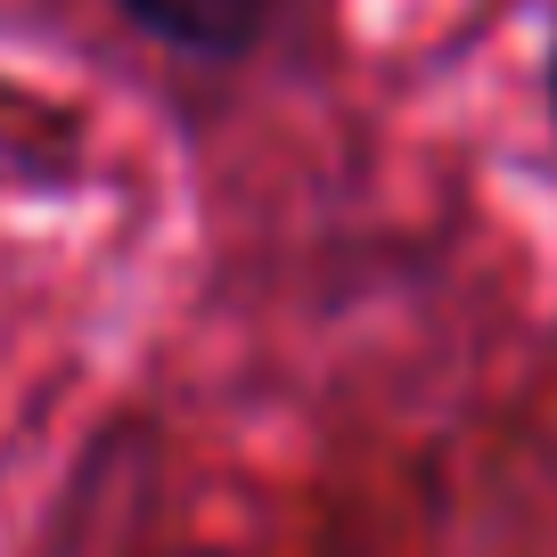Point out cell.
I'll return each mask as SVG.
<instances>
[{
	"label": "cell",
	"mask_w": 557,
	"mask_h": 557,
	"mask_svg": "<svg viewBox=\"0 0 557 557\" xmlns=\"http://www.w3.org/2000/svg\"><path fill=\"white\" fill-rule=\"evenodd\" d=\"M549 107H557V50H549Z\"/></svg>",
	"instance_id": "obj_2"
},
{
	"label": "cell",
	"mask_w": 557,
	"mask_h": 557,
	"mask_svg": "<svg viewBox=\"0 0 557 557\" xmlns=\"http://www.w3.org/2000/svg\"><path fill=\"white\" fill-rule=\"evenodd\" d=\"M148 34L181 41V50H206V58H230L246 50V41L262 34V17H271V0H123Z\"/></svg>",
	"instance_id": "obj_1"
}]
</instances>
